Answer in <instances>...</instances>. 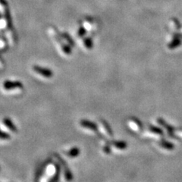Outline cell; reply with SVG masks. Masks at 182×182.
I'll list each match as a JSON object with an SVG mask.
<instances>
[{"label":"cell","instance_id":"3957f363","mask_svg":"<svg viewBox=\"0 0 182 182\" xmlns=\"http://www.w3.org/2000/svg\"><path fill=\"white\" fill-rule=\"evenodd\" d=\"M1 130L6 133H16L17 132V128L15 125L13 124V122L8 119H5L1 122L0 124Z\"/></svg>","mask_w":182,"mask_h":182},{"label":"cell","instance_id":"5b68a950","mask_svg":"<svg viewBox=\"0 0 182 182\" xmlns=\"http://www.w3.org/2000/svg\"><path fill=\"white\" fill-rule=\"evenodd\" d=\"M98 127H99V131H100L103 135H104L105 136L108 137H112V132L111 129H110L109 126V124H107L105 121H99V124H98Z\"/></svg>","mask_w":182,"mask_h":182},{"label":"cell","instance_id":"277c9868","mask_svg":"<svg viewBox=\"0 0 182 182\" xmlns=\"http://www.w3.org/2000/svg\"><path fill=\"white\" fill-rule=\"evenodd\" d=\"M33 71L38 75L45 78H50L53 75V71L50 69L45 68H42L38 65H34L33 67Z\"/></svg>","mask_w":182,"mask_h":182},{"label":"cell","instance_id":"ba28073f","mask_svg":"<svg viewBox=\"0 0 182 182\" xmlns=\"http://www.w3.org/2000/svg\"><path fill=\"white\" fill-rule=\"evenodd\" d=\"M84 46H86V47H87V49L90 50V49H91V48H92V46H93V41H92V40L90 39V38L85 39L84 40Z\"/></svg>","mask_w":182,"mask_h":182},{"label":"cell","instance_id":"7a4b0ae2","mask_svg":"<svg viewBox=\"0 0 182 182\" xmlns=\"http://www.w3.org/2000/svg\"><path fill=\"white\" fill-rule=\"evenodd\" d=\"M59 168L56 164L54 163H50L48 164L45 169V175H47L48 177H50L52 178H58V172H59Z\"/></svg>","mask_w":182,"mask_h":182},{"label":"cell","instance_id":"8992f818","mask_svg":"<svg viewBox=\"0 0 182 182\" xmlns=\"http://www.w3.org/2000/svg\"><path fill=\"white\" fill-rule=\"evenodd\" d=\"M80 125L84 129H87L90 131H93L94 133L98 132V131H99V127L95 123L87 120H82L81 122H80Z\"/></svg>","mask_w":182,"mask_h":182},{"label":"cell","instance_id":"30bf717a","mask_svg":"<svg viewBox=\"0 0 182 182\" xmlns=\"http://www.w3.org/2000/svg\"><path fill=\"white\" fill-rule=\"evenodd\" d=\"M85 34H86V30H85L84 28H83V27L80 28V30L78 31V35L81 36V37L82 36L84 35Z\"/></svg>","mask_w":182,"mask_h":182},{"label":"cell","instance_id":"6da1fadb","mask_svg":"<svg viewBox=\"0 0 182 182\" xmlns=\"http://www.w3.org/2000/svg\"><path fill=\"white\" fill-rule=\"evenodd\" d=\"M2 88L5 91L13 93V94H18L20 91H22L24 89L23 86L20 82L10 81H6L2 84Z\"/></svg>","mask_w":182,"mask_h":182},{"label":"cell","instance_id":"52a82bcc","mask_svg":"<svg viewBox=\"0 0 182 182\" xmlns=\"http://www.w3.org/2000/svg\"><path fill=\"white\" fill-rule=\"evenodd\" d=\"M65 154H66V156H68V157H71V158L77 157V156H78L80 154V150L79 149L76 148V147H75V148H72L71 150L68 151Z\"/></svg>","mask_w":182,"mask_h":182},{"label":"cell","instance_id":"9c48e42d","mask_svg":"<svg viewBox=\"0 0 182 182\" xmlns=\"http://www.w3.org/2000/svg\"><path fill=\"white\" fill-rule=\"evenodd\" d=\"M103 152L106 154H109L110 152H111L110 147L106 145V144H104V145L103 146Z\"/></svg>","mask_w":182,"mask_h":182}]
</instances>
